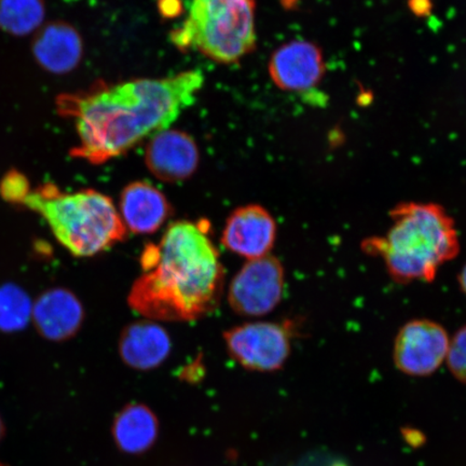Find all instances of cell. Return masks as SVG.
Returning <instances> with one entry per match:
<instances>
[{"label": "cell", "mask_w": 466, "mask_h": 466, "mask_svg": "<svg viewBox=\"0 0 466 466\" xmlns=\"http://www.w3.org/2000/svg\"><path fill=\"white\" fill-rule=\"evenodd\" d=\"M203 84L200 71H187L58 96V114L73 119L78 133L72 156L97 166L126 154L149 134L167 130L195 103Z\"/></svg>", "instance_id": "obj_1"}, {"label": "cell", "mask_w": 466, "mask_h": 466, "mask_svg": "<svg viewBox=\"0 0 466 466\" xmlns=\"http://www.w3.org/2000/svg\"><path fill=\"white\" fill-rule=\"evenodd\" d=\"M142 275L133 283L127 302L147 319L192 322L219 305L225 269L208 226L178 220L167 227L158 244L141 256Z\"/></svg>", "instance_id": "obj_2"}, {"label": "cell", "mask_w": 466, "mask_h": 466, "mask_svg": "<svg viewBox=\"0 0 466 466\" xmlns=\"http://www.w3.org/2000/svg\"><path fill=\"white\" fill-rule=\"evenodd\" d=\"M390 219L387 232L365 238L362 250L380 258L396 283L433 282L460 253L456 223L441 204L401 202L390 211Z\"/></svg>", "instance_id": "obj_3"}, {"label": "cell", "mask_w": 466, "mask_h": 466, "mask_svg": "<svg viewBox=\"0 0 466 466\" xmlns=\"http://www.w3.org/2000/svg\"><path fill=\"white\" fill-rule=\"evenodd\" d=\"M16 204L43 217L56 240L76 258H92L124 242L127 230L106 195L93 189L64 192L46 183L28 186Z\"/></svg>", "instance_id": "obj_4"}, {"label": "cell", "mask_w": 466, "mask_h": 466, "mask_svg": "<svg viewBox=\"0 0 466 466\" xmlns=\"http://www.w3.org/2000/svg\"><path fill=\"white\" fill-rule=\"evenodd\" d=\"M170 37L179 50L238 62L256 46L255 0H192L187 19Z\"/></svg>", "instance_id": "obj_5"}, {"label": "cell", "mask_w": 466, "mask_h": 466, "mask_svg": "<svg viewBox=\"0 0 466 466\" xmlns=\"http://www.w3.org/2000/svg\"><path fill=\"white\" fill-rule=\"evenodd\" d=\"M288 323L249 322L224 333L227 352L250 371L273 372L283 369L291 352Z\"/></svg>", "instance_id": "obj_6"}, {"label": "cell", "mask_w": 466, "mask_h": 466, "mask_svg": "<svg viewBox=\"0 0 466 466\" xmlns=\"http://www.w3.org/2000/svg\"><path fill=\"white\" fill-rule=\"evenodd\" d=\"M285 271L282 262L272 255L248 260L229 285L228 304L238 316H267L282 301Z\"/></svg>", "instance_id": "obj_7"}, {"label": "cell", "mask_w": 466, "mask_h": 466, "mask_svg": "<svg viewBox=\"0 0 466 466\" xmlns=\"http://www.w3.org/2000/svg\"><path fill=\"white\" fill-rule=\"evenodd\" d=\"M451 336L439 322L429 319L408 320L395 336L393 362L412 377L433 375L446 363Z\"/></svg>", "instance_id": "obj_8"}, {"label": "cell", "mask_w": 466, "mask_h": 466, "mask_svg": "<svg viewBox=\"0 0 466 466\" xmlns=\"http://www.w3.org/2000/svg\"><path fill=\"white\" fill-rule=\"evenodd\" d=\"M278 236V225L269 211L258 204L238 208L227 218L221 243L248 260L270 255Z\"/></svg>", "instance_id": "obj_9"}, {"label": "cell", "mask_w": 466, "mask_h": 466, "mask_svg": "<svg viewBox=\"0 0 466 466\" xmlns=\"http://www.w3.org/2000/svg\"><path fill=\"white\" fill-rule=\"evenodd\" d=\"M199 158L195 139L178 130L157 133L145 154L150 173L166 183H179L191 177L199 166Z\"/></svg>", "instance_id": "obj_10"}, {"label": "cell", "mask_w": 466, "mask_h": 466, "mask_svg": "<svg viewBox=\"0 0 466 466\" xmlns=\"http://www.w3.org/2000/svg\"><path fill=\"white\" fill-rule=\"evenodd\" d=\"M325 64L319 46L296 40L279 48L269 63L270 77L285 91L301 92L316 86L322 79Z\"/></svg>", "instance_id": "obj_11"}, {"label": "cell", "mask_w": 466, "mask_h": 466, "mask_svg": "<svg viewBox=\"0 0 466 466\" xmlns=\"http://www.w3.org/2000/svg\"><path fill=\"white\" fill-rule=\"evenodd\" d=\"M171 351V337L156 320H137L121 331L118 341L120 359L134 370L158 369L170 357Z\"/></svg>", "instance_id": "obj_12"}, {"label": "cell", "mask_w": 466, "mask_h": 466, "mask_svg": "<svg viewBox=\"0 0 466 466\" xmlns=\"http://www.w3.org/2000/svg\"><path fill=\"white\" fill-rule=\"evenodd\" d=\"M39 334L52 341L71 339L85 322V308L73 291L56 288L45 291L33 306Z\"/></svg>", "instance_id": "obj_13"}, {"label": "cell", "mask_w": 466, "mask_h": 466, "mask_svg": "<svg viewBox=\"0 0 466 466\" xmlns=\"http://www.w3.org/2000/svg\"><path fill=\"white\" fill-rule=\"evenodd\" d=\"M119 214L127 231L153 235L171 218L172 206L155 186L137 180L122 190Z\"/></svg>", "instance_id": "obj_14"}, {"label": "cell", "mask_w": 466, "mask_h": 466, "mask_svg": "<svg viewBox=\"0 0 466 466\" xmlns=\"http://www.w3.org/2000/svg\"><path fill=\"white\" fill-rule=\"evenodd\" d=\"M159 434V418L147 405L130 403L116 413L112 436L121 452L141 456L155 446Z\"/></svg>", "instance_id": "obj_15"}, {"label": "cell", "mask_w": 466, "mask_h": 466, "mask_svg": "<svg viewBox=\"0 0 466 466\" xmlns=\"http://www.w3.org/2000/svg\"><path fill=\"white\" fill-rule=\"evenodd\" d=\"M84 46L80 35L66 23L56 22L42 29L34 42V55L46 71L66 74L78 66Z\"/></svg>", "instance_id": "obj_16"}, {"label": "cell", "mask_w": 466, "mask_h": 466, "mask_svg": "<svg viewBox=\"0 0 466 466\" xmlns=\"http://www.w3.org/2000/svg\"><path fill=\"white\" fill-rule=\"evenodd\" d=\"M43 0H0V28L5 33L25 36L43 25Z\"/></svg>", "instance_id": "obj_17"}, {"label": "cell", "mask_w": 466, "mask_h": 466, "mask_svg": "<svg viewBox=\"0 0 466 466\" xmlns=\"http://www.w3.org/2000/svg\"><path fill=\"white\" fill-rule=\"evenodd\" d=\"M33 317L32 300L15 284L0 287V330L15 333L25 329Z\"/></svg>", "instance_id": "obj_18"}, {"label": "cell", "mask_w": 466, "mask_h": 466, "mask_svg": "<svg viewBox=\"0 0 466 466\" xmlns=\"http://www.w3.org/2000/svg\"><path fill=\"white\" fill-rule=\"evenodd\" d=\"M446 364L452 376L466 384V325L451 337Z\"/></svg>", "instance_id": "obj_19"}, {"label": "cell", "mask_w": 466, "mask_h": 466, "mask_svg": "<svg viewBox=\"0 0 466 466\" xmlns=\"http://www.w3.org/2000/svg\"><path fill=\"white\" fill-rule=\"evenodd\" d=\"M159 9L162 15L174 17L180 14L182 4L180 0H159Z\"/></svg>", "instance_id": "obj_20"}, {"label": "cell", "mask_w": 466, "mask_h": 466, "mask_svg": "<svg viewBox=\"0 0 466 466\" xmlns=\"http://www.w3.org/2000/svg\"><path fill=\"white\" fill-rule=\"evenodd\" d=\"M458 284L460 289H461L462 293L466 296V264L462 267V269L460 270L458 275Z\"/></svg>", "instance_id": "obj_21"}, {"label": "cell", "mask_w": 466, "mask_h": 466, "mask_svg": "<svg viewBox=\"0 0 466 466\" xmlns=\"http://www.w3.org/2000/svg\"><path fill=\"white\" fill-rule=\"evenodd\" d=\"M5 434V425L3 420L2 416H0V441H2L4 440Z\"/></svg>", "instance_id": "obj_22"}, {"label": "cell", "mask_w": 466, "mask_h": 466, "mask_svg": "<svg viewBox=\"0 0 466 466\" xmlns=\"http://www.w3.org/2000/svg\"><path fill=\"white\" fill-rule=\"evenodd\" d=\"M334 466H346V465H345V464H343V463H337V464H335Z\"/></svg>", "instance_id": "obj_23"}, {"label": "cell", "mask_w": 466, "mask_h": 466, "mask_svg": "<svg viewBox=\"0 0 466 466\" xmlns=\"http://www.w3.org/2000/svg\"><path fill=\"white\" fill-rule=\"evenodd\" d=\"M0 466H8V465H5V464H4V463H0Z\"/></svg>", "instance_id": "obj_24"}]
</instances>
